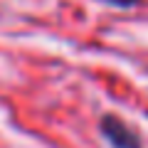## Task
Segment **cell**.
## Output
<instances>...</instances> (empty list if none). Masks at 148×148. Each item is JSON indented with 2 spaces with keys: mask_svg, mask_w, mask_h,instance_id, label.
Masks as SVG:
<instances>
[{
  "mask_svg": "<svg viewBox=\"0 0 148 148\" xmlns=\"http://www.w3.org/2000/svg\"><path fill=\"white\" fill-rule=\"evenodd\" d=\"M99 131L101 136L109 141L111 148H143L138 131H133L121 116L116 114H104L99 121Z\"/></svg>",
  "mask_w": 148,
  "mask_h": 148,
  "instance_id": "6da1fadb",
  "label": "cell"
},
{
  "mask_svg": "<svg viewBox=\"0 0 148 148\" xmlns=\"http://www.w3.org/2000/svg\"><path fill=\"white\" fill-rule=\"evenodd\" d=\"M104 3H109V5H116V8H133V5H138L141 0H104Z\"/></svg>",
  "mask_w": 148,
  "mask_h": 148,
  "instance_id": "7a4b0ae2",
  "label": "cell"
}]
</instances>
